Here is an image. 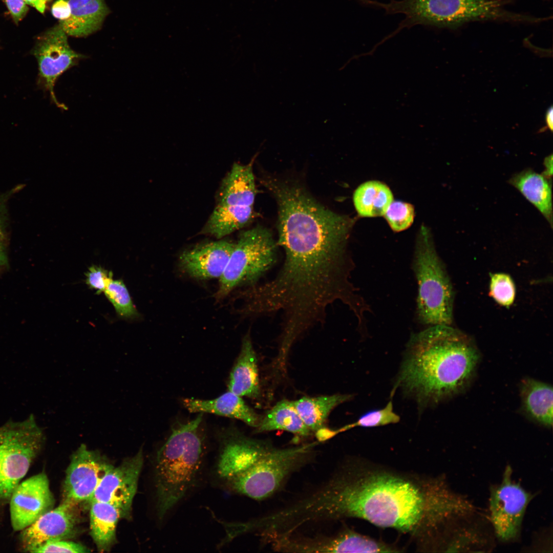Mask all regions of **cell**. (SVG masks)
Returning <instances> with one entry per match:
<instances>
[{
	"instance_id": "cell-1",
	"label": "cell",
	"mask_w": 553,
	"mask_h": 553,
	"mask_svg": "<svg viewBox=\"0 0 553 553\" xmlns=\"http://www.w3.org/2000/svg\"><path fill=\"white\" fill-rule=\"evenodd\" d=\"M300 509L310 523L359 518L434 544L446 524L475 507L442 477H420L351 461L303 496Z\"/></svg>"
},
{
	"instance_id": "cell-2",
	"label": "cell",
	"mask_w": 553,
	"mask_h": 553,
	"mask_svg": "<svg viewBox=\"0 0 553 553\" xmlns=\"http://www.w3.org/2000/svg\"><path fill=\"white\" fill-rule=\"evenodd\" d=\"M278 205V245L283 265L263 291L272 303L296 312L318 311L344 300L353 285L346 244L354 221L326 208L299 185L263 180Z\"/></svg>"
},
{
	"instance_id": "cell-3",
	"label": "cell",
	"mask_w": 553,
	"mask_h": 553,
	"mask_svg": "<svg viewBox=\"0 0 553 553\" xmlns=\"http://www.w3.org/2000/svg\"><path fill=\"white\" fill-rule=\"evenodd\" d=\"M480 358L464 333L451 325L431 326L411 336L396 385L421 404L438 403L467 387Z\"/></svg>"
},
{
	"instance_id": "cell-4",
	"label": "cell",
	"mask_w": 553,
	"mask_h": 553,
	"mask_svg": "<svg viewBox=\"0 0 553 553\" xmlns=\"http://www.w3.org/2000/svg\"><path fill=\"white\" fill-rule=\"evenodd\" d=\"M203 413L178 422L157 450L153 463L156 516L164 522L201 486L208 472Z\"/></svg>"
},
{
	"instance_id": "cell-5",
	"label": "cell",
	"mask_w": 553,
	"mask_h": 553,
	"mask_svg": "<svg viewBox=\"0 0 553 553\" xmlns=\"http://www.w3.org/2000/svg\"><path fill=\"white\" fill-rule=\"evenodd\" d=\"M509 0H394L391 9L402 14L401 28L416 25L454 28L477 21L535 23L541 18L513 12L504 6Z\"/></svg>"
},
{
	"instance_id": "cell-6",
	"label": "cell",
	"mask_w": 553,
	"mask_h": 553,
	"mask_svg": "<svg viewBox=\"0 0 553 553\" xmlns=\"http://www.w3.org/2000/svg\"><path fill=\"white\" fill-rule=\"evenodd\" d=\"M413 268L418 284L416 314L418 321L431 326L451 325L454 291L433 245L422 226L416 243Z\"/></svg>"
},
{
	"instance_id": "cell-7",
	"label": "cell",
	"mask_w": 553,
	"mask_h": 553,
	"mask_svg": "<svg viewBox=\"0 0 553 553\" xmlns=\"http://www.w3.org/2000/svg\"><path fill=\"white\" fill-rule=\"evenodd\" d=\"M316 445L313 442L284 449L273 446L220 488L256 500L267 499L278 492L292 474L312 460Z\"/></svg>"
},
{
	"instance_id": "cell-8",
	"label": "cell",
	"mask_w": 553,
	"mask_h": 553,
	"mask_svg": "<svg viewBox=\"0 0 553 553\" xmlns=\"http://www.w3.org/2000/svg\"><path fill=\"white\" fill-rule=\"evenodd\" d=\"M45 434L33 415L0 427V517L14 490L40 453Z\"/></svg>"
},
{
	"instance_id": "cell-9",
	"label": "cell",
	"mask_w": 553,
	"mask_h": 553,
	"mask_svg": "<svg viewBox=\"0 0 553 553\" xmlns=\"http://www.w3.org/2000/svg\"><path fill=\"white\" fill-rule=\"evenodd\" d=\"M276 246L270 231L261 226L242 232L219 278L217 297H223L242 285L256 284L275 264Z\"/></svg>"
},
{
	"instance_id": "cell-10",
	"label": "cell",
	"mask_w": 553,
	"mask_h": 553,
	"mask_svg": "<svg viewBox=\"0 0 553 553\" xmlns=\"http://www.w3.org/2000/svg\"><path fill=\"white\" fill-rule=\"evenodd\" d=\"M509 465L505 468L500 483L490 488L489 521L495 537L503 543L519 537L527 507L534 495L512 478Z\"/></svg>"
},
{
	"instance_id": "cell-11",
	"label": "cell",
	"mask_w": 553,
	"mask_h": 553,
	"mask_svg": "<svg viewBox=\"0 0 553 553\" xmlns=\"http://www.w3.org/2000/svg\"><path fill=\"white\" fill-rule=\"evenodd\" d=\"M218 442L208 475L219 488L244 472L273 447L269 442L247 436L233 427L219 434Z\"/></svg>"
},
{
	"instance_id": "cell-12",
	"label": "cell",
	"mask_w": 553,
	"mask_h": 553,
	"mask_svg": "<svg viewBox=\"0 0 553 553\" xmlns=\"http://www.w3.org/2000/svg\"><path fill=\"white\" fill-rule=\"evenodd\" d=\"M33 53L37 60L39 78L44 87L58 108L67 110L66 106L57 100L54 92L55 83L62 73L77 65L86 56L72 50L67 34L59 25L38 38Z\"/></svg>"
},
{
	"instance_id": "cell-13",
	"label": "cell",
	"mask_w": 553,
	"mask_h": 553,
	"mask_svg": "<svg viewBox=\"0 0 553 553\" xmlns=\"http://www.w3.org/2000/svg\"><path fill=\"white\" fill-rule=\"evenodd\" d=\"M113 466L98 452L82 444L72 454L66 470L62 501L76 505L90 502L101 479Z\"/></svg>"
},
{
	"instance_id": "cell-14",
	"label": "cell",
	"mask_w": 553,
	"mask_h": 553,
	"mask_svg": "<svg viewBox=\"0 0 553 553\" xmlns=\"http://www.w3.org/2000/svg\"><path fill=\"white\" fill-rule=\"evenodd\" d=\"M143 461L141 448L119 465L113 466L101 479L90 502L110 503L120 511L121 518L130 516Z\"/></svg>"
},
{
	"instance_id": "cell-15",
	"label": "cell",
	"mask_w": 553,
	"mask_h": 553,
	"mask_svg": "<svg viewBox=\"0 0 553 553\" xmlns=\"http://www.w3.org/2000/svg\"><path fill=\"white\" fill-rule=\"evenodd\" d=\"M494 537L492 528L475 512L450 521L434 548L443 552H490L494 547Z\"/></svg>"
},
{
	"instance_id": "cell-16",
	"label": "cell",
	"mask_w": 553,
	"mask_h": 553,
	"mask_svg": "<svg viewBox=\"0 0 553 553\" xmlns=\"http://www.w3.org/2000/svg\"><path fill=\"white\" fill-rule=\"evenodd\" d=\"M11 525L20 531L53 508L54 499L48 478L44 472L20 482L9 502Z\"/></svg>"
},
{
	"instance_id": "cell-17",
	"label": "cell",
	"mask_w": 553,
	"mask_h": 553,
	"mask_svg": "<svg viewBox=\"0 0 553 553\" xmlns=\"http://www.w3.org/2000/svg\"><path fill=\"white\" fill-rule=\"evenodd\" d=\"M77 506L62 501L57 507L47 512L21 530L19 541L22 549L33 552L47 542L66 539L72 536L78 520Z\"/></svg>"
},
{
	"instance_id": "cell-18",
	"label": "cell",
	"mask_w": 553,
	"mask_h": 553,
	"mask_svg": "<svg viewBox=\"0 0 553 553\" xmlns=\"http://www.w3.org/2000/svg\"><path fill=\"white\" fill-rule=\"evenodd\" d=\"M234 246L235 243L224 240L200 244L181 253L179 267L194 278H220Z\"/></svg>"
},
{
	"instance_id": "cell-19",
	"label": "cell",
	"mask_w": 553,
	"mask_h": 553,
	"mask_svg": "<svg viewBox=\"0 0 553 553\" xmlns=\"http://www.w3.org/2000/svg\"><path fill=\"white\" fill-rule=\"evenodd\" d=\"M184 407L191 413H211L240 420L256 429L262 418L241 396L228 391L212 399L184 398Z\"/></svg>"
},
{
	"instance_id": "cell-20",
	"label": "cell",
	"mask_w": 553,
	"mask_h": 553,
	"mask_svg": "<svg viewBox=\"0 0 553 553\" xmlns=\"http://www.w3.org/2000/svg\"><path fill=\"white\" fill-rule=\"evenodd\" d=\"M257 192L252 161L234 163L222 180L217 204L253 207Z\"/></svg>"
},
{
	"instance_id": "cell-21",
	"label": "cell",
	"mask_w": 553,
	"mask_h": 553,
	"mask_svg": "<svg viewBox=\"0 0 553 553\" xmlns=\"http://www.w3.org/2000/svg\"><path fill=\"white\" fill-rule=\"evenodd\" d=\"M228 391L241 397L257 398L260 396L257 358L249 333L242 339L240 353L229 375Z\"/></svg>"
},
{
	"instance_id": "cell-22",
	"label": "cell",
	"mask_w": 553,
	"mask_h": 553,
	"mask_svg": "<svg viewBox=\"0 0 553 553\" xmlns=\"http://www.w3.org/2000/svg\"><path fill=\"white\" fill-rule=\"evenodd\" d=\"M70 17L60 21L59 25L67 35L84 37L101 27L110 10L104 0H69Z\"/></svg>"
},
{
	"instance_id": "cell-23",
	"label": "cell",
	"mask_w": 553,
	"mask_h": 553,
	"mask_svg": "<svg viewBox=\"0 0 553 553\" xmlns=\"http://www.w3.org/2000/svg\"><path fill=\"white\" fill-rule=\"evenodd\" d=\"M520 395L523 409L528 417L545 427L553 422V392L549 385L527 378L521 382Z\"/></svg>"
},
{
	"instance_id": "cell-24",
	"label": "cell",
	"mask_w": 553,
	"mask_h": 553,
	"mask_svg": "<svg viewBox=\"0 0 553 553\" xmlns=\"http://www.w3.org/2000/svg\"><path fill=\"white\" fill-rule=\"evenodd\" d=\"M548 179L543 175L526 169L513 176L509 182L540 211L551 226L552 195Z\"/></svg>"
},
{
	"instance_id": "cell-25",
	"label": "cell",
	"mask_w": 553,
	"mask_h": 553,
	"mask_svg": "<svg viewBox=\"0 0 553 553\" xmlns=\"http://www.w3.org/2000/svg\"><path fill=\"white\" fill-rule=\"evenodd\" d=\"M90 502L91 536L100 551H107L115 541L117 525L121 518L120 512L108 503L97 501Z\"/></svg>"
},
{
	"instance_id": "cell-26",
	"label": "cell",
	"mask_w": 553,
	"mask_h": 553,
	"mask_svg": "<svg viewBox=\"0 0 553 553\" xmlns=\"http://www.w3.org/2000/svg\"><path fill=\"white\" fill-rule=\"evenodd\" d=\"M254 215L253 207L217 204L202 232L221 239L248 225Z\"/></svg>"
},
{
	"instance_id": "cell-27",
	"label": "cell",
	"mask_w": 553,
	"mask_h": 553,
	"mask_svg": "<svg viewBox=\"0 0 553 553\" xmlns=\"http://www.w3.org/2000/svg\"><path fill=\"white\" fill-rule=\"evenodd\" d=\"M353 200L360 217L384 216L393 201L390 188L378 181H369L360 184L354 191Z\"/></svg>"
},
{
	"instance_id": "cell-28",
	"label": "cell",
	"mask_w": 553,
	"mask_h": 553,
	"mask_svg": "<svg viewBox=\"0 0 553 553\" xmlns=\"http://www.w3.org/2000/svg\"><path fill=\"white\" fill-rule=\"evenodd\" d=\"M258 432L283 430L301 437H307L311 430L305 425L293 401H279L262 418L257 428Z\"/></svg>"
},
{
	"instance_id": "cell-29",
	"label": "cell",
	"mask_w": 553,
	"mask_h": 553,
	"mask_svg": "<svg viewBox=\"0 0 553 553\" xmlns=\"http://www.w3.org/2000/svg\"><path fill=\"white\" fill-rule=\"evenodd\" d=\"M349 394H334L318 397H304L293 401L305 425L317 431L324 426L329 413L336 406L351 398Z\"/></svg>"
},
{
	"instance_id": "cell-30",
	"label": "cell",
	"mask_w": 553,
	"mask_h": 553,
	"mask_svg": "<svg viewBox=\"0 0 553 553\" xmlns=\"http://www.w3.org/2000/svg\"><path fill=\"white\" fill-rule=\"evenodd\" d=\"M121 317L132 319L138 316L128 289L121 279L112 280L103 292Z\"/></svg>"
},
{
	"instance_id": "cell-31",
	"label": "cell",
	"mask_w": 553,
	"mask_h": 553,
	"mask_svg": "<svg viewBox=\"0 0 553 553\" xmlns=\"http://www.w3.org/2000/svg\"><path fill=\"white\" fill-rule=\"evenodd\" d=\"M400 417L393 411V404L390 400L386 406L381 409L372 410L363 414L355 422L349 424L338 430L339 433L356 427L371 428L396 423Z\"/></svg>"
},
{
	"instance_id": "cell-32",
	"label": "cell",
	"mask_w": 553,
	"mask_h": 553,
	"mask_svg": "<svg viewBox=\"0 0 553 553\" xmlns=\"http://www.w3.org/2000/svg\"><path fill=\"white\" fill-rule=\"evenodd\" d=\"M384 216L391 229L399 232L407 229L413 223L414 208L410 203L393 201Z\"/></svg>"
},
{
	"instance_id": "cell-33",
	"label": "cell",
	"mask_w": 553,
	"mask_h": 553,
	"mask_svg": "<svg viewBox=\"0 0 553 553\" xmlns=\"http://www.w3.org/2000/svg\"><path fill=\"white\" fill-rule=\"evenodd\" d=\"M490 294L500 305L509 306L513 304L516 294L515 284L511 277L503 273L492 274L491 275Z\"/></svg>"
},
{
	"instance_id": "cell-34",
	"label": "cell",
	"mask_w": 553,
	"mask_h": 553,
	"mask_svg": "<svg viewBox=\"0 0 553 553\" xmlns=\"http://www.w3.org/2000/svg\"><path fill=\"white\" fill-rule=\"evenodd\" d=\"M86 284L89 288L94 290L97 294H100L107 288L113 279V274L100 266L93 265L88 268L85 273Z\"/></svg>"
},
{
	"instance_id": "cell-35",
	"label": "cell",
	"mask_w": 553,
	"mask_h": 553,
	"mask_svg": "<svg viewBox=\"0 0 553 553\" xmlns=\"http://www.w3.org/2000/svg\"><path fill=\"white\" fill-rule=\"evenodd\" d=\"M90 550L78 543L67 541L65 539L50 541L36 548L33 552L84 553Z\"/></svg>"
},
{
	"instance_id": "cell-36",
	"label": "cell",
	"mask_w": 553,
	"mask_h": 553,
	"mask_svg": "<svg viewBox=\"0 0 553 553\" xmlns=\"http://www.w3.org/2000/svg\"><path fill=\"white\" fill-rule=\"evenodd\" d=\"M14 20L18 23L25 16L28 8L24 0H3Z\"/></svg>"
},
{
	"instance_id": "cell-37",
	"label": "cell",
	"mask_w": 553,
	"mask_h": 553,
	"mask_svg": "<svg viewBox=\"0 0 553 553\" xmlns=\"http://www.w3.org/2000/svg\"><path fill=\"white\" fill-rule=\"evenodd\" d=\"M71 9L69 0H57L52 6V15L59 21L68 19L71 15Z\"/></svg>"
},
{
	"instance_id": "cell-38",
	"label": "cell",
	"mask_w": 553,
	"mask_h": 553,
	"mask_svg": "<svg viewBox=\"0 0 553 553\" xmlns=\"http://www.w3.org/2000/svg\"><path fill=\"white\" fill-rule=\"evenodd\" d=\"M12 193L13 192L0 196V237L3 238H4V230L6 217V202Z\"/></svg>"
},
{
	"instance_id": "cell-39",
	"label": "cell",
	"mask_w": 553,
	"mask_h": 553,
	"mask_svg": "<svg viewBox=\"0 0 553 553\" xmlns=\"http://www.w3.org/2000/svg\"><path fill=\"white\" fill-rule=\"evenodd\" d=\"M24 2L28 5H30L39 12L43 13L46 10L47 5L48 3L51 1V0H24Z\"/></svg>"
},
{
	"instance_id": "cell-40",
	"label": "cell",
	"mask_w": 553,
	"mask_h": 553,
	"mask_svg": "<svg viewBox=\"0 0 553 553\" xmlns=\"http://www.w3.org/2000/svg\"><path fill=\"white\" fill-rule=\"evenodd\" d=\"M545 171L543 175L548 178L552 175V155L547 157L544 160Z\"/></svg>"
},
{
	"instance_id": "cell-41",
	"label": "cell",
	"mask_w": 553,
	"mask_h": 553,
	"mask_svg": "<svg viewBox=\"0 0 553 553\" xmlns=\"http://www.w3.org/2000/svg\"><path fill=\"white\" fill-rule=\"evenodd\" d=\"M4 239L0 237V267L8 264V258L4 243Z\"/></svg>"
},
{
	"instance_id": "cell-42",
	"label": "cell",
	"mask_w": 553,
	"mask_h": 553,
	"mask_svg": "<svg viewBox=\"0 0 553 553\" xmlns=\"http://www.w3.org/2000/svg\"><path fill=\"white\" fill-rule=\"evenodd\" d=\"M545 118L547 126L550 130L552 131L553 127V109L552 106L547 110Z\"/></svg>"
}]
</instances>
